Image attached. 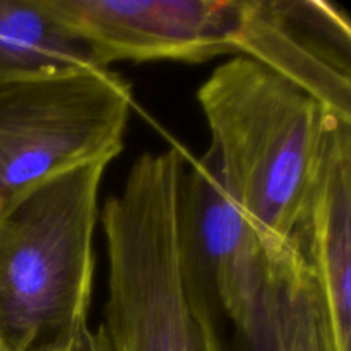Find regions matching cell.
Segmentation results:
<instances>
[{"mask_svg":"<svg viewBox=\"0 0 351 351\" xmlns=\"http://www.w3.org/2000/svg\"><path fill=\"white\" fill-rule=\"evenodd\" d=\"M38 351H110V346L101 328L91 331L89 326H84L67 339H62Z\"/></svg>","mask_w":351,"mask_h":351,"instance_id":"11","label":"cell"},{"mask_svg":"<svg viewBox=\"0 0 351 351\" xmlns=\"http://www.w3.org/2000/svg\"><path fill=\"white\" fill-rule=\"evenodd\" d=\"M182 242L189 269L235 332L252 321L269 267V249L230 197L211 151L189 158L182 184Z\"/></svg>","mask_w":351,"mask_h":351,"instance_id":"5","label":"cell"},{"mask_svg":"<svg viewBox=\"0 0 351 351\" xmlns=\"http://www.w3.org/2000/svg\"><path fill=\"white\" fill-rule=\"evenodd\" d=\"M197 99L230 197L269 252L285 249L314 194L331 129L341 120L243 55L219 65Z\"/></svg>","mask_w":351,"mask_h":351,"instance_id":"1","label":"cell"},{"mask_svg":"<svg viewBox=\"0 0 351 351\" xmlns=\"http://www.w3.org/2000/svg\"><path fill=\"white\" fill-rule=\"evenodd\" d=\"M84 67L98 65L81 41L48 16L41 0H0V81Z\"/></svg>","mask_w":351,"mask_h":351,"instance_id":"10","label":"cell"},{"mask_svg":"<svg viewBox=\"0 0 351 351\" xmlns=\"http://www.w3.org/2000/svg\"><path fill=\"white\" fill-rule=\"evenodd\" d=\"M0 351H9V350H5V348H3V346H0Z\"/></svg>","mask_w":351,"mask_h":351,"instance_id":"12","label":"cell"},{"mask_svg":"<svg viewBox=\"0 0 351 351\" xmlns=\"http://www.w3.org/2000/svg\"><path fill=\"white\" fill-rule=\"evenodd\" d=\"M99 328L110 351H223L215 311L171 257L117 269Z\"/></svg>","mask_w":351,"mask_h":351,"instance_id":"7","label":"cell"},{"mask_svg":"<svg viewBox=\"0 0 351 351\" xmlns=\"http://www.w3.org/2000/svg\"><path fill=\"white\" fill-rule=\"evenodd\" d=\"M237 338L242 351H324L307 271L291 243L269 252L259 307Z\"/></svg>","mask_w":351,"mask_h":351,"instance_id":"9","label":"cell"},{"mask_svg":"<svg viewBox=\"0 0 351 351\" xmlns=\"http://www.w3.org/2000/svg\"><path fill=\"white\" fill-rule=\"evenodd\" d=\"M290 243L307 271L322 350L351 351V123L331 129L314 194Z\"/></svg>","mask_w":351,"mask_h":351,"instance_id":"8","label":"cell"},{"mask_svg":"<svg viewBox=\"0 0 351 351\" xmlns=\"http://www.w3.org/2000/svg\"><path fill=\"white\" fill-rule=\"evenodd\" d=\"M108 165L60 175L0 209V346L38 351L88 326L98 194Z\"/></svg>","mask_w":351,"mask_h":351,"instance_id":"2","label":"cell"},{"mask_svg":"<svg viewBox=\"0 0 351 351\" xmlns=\"http://www.w3.org/2000/svg\"><path fill=\"white\" fill-rule=\"evenodd\" d=\"M132 91L108 69H60L0 81V209L123 149Z\"/></svg>","mask_w":351,"mask_h":351,"instance_id":"3","label":"cell"},{"mask_svg":"<svg viewBox=\"0 0 351 351\" xmlns=\"http://www.w3.org/2000/svg\"><path fill=\"white\" fill-rule=\"evenodd\" d=\"M232 53L283 75L351 123V27L332 3L239 0Z\"/></svg>","mask_w":351,"mask_h":351,"instance_id":"6","label":"cell"},{"mask_svg":"<svg viewBox=\"0 0 351 351\" xmlns=\"http://www.w3.org/2000/svg\"><path fill=\"white\" fill-rule=\"evenodd\" d=\"M98 67L113 62L201 64L232 53L239 0H41Z\"/></svg>","mask_w":351,"mask_h":351,"instance_id":"4","label":"cell"}]
</instances>
